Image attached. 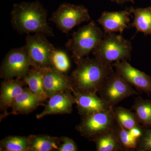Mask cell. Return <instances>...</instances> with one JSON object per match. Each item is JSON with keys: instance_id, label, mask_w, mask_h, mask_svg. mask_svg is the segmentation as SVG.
I'll return each instance as SVG.
<instances>
[{"instance_id": "cell-1", "label": "cell", "mask_w": 151, "mask_h": 151, "mask_svg": "<svg viewBox=\"0 0 151 151\" xmlns=\"http://www.w3.org/2000/svg\"><path fill=\"white\" fill-rule=\"evenodd\" d=\"M11 23L20 34H43L54 37L47 23V12L38 1L15 4L11 13Z\"/></svg>"}, {"instance_id": "cell-2", "label": "cell", "mask_w": 151, "mask_h": 151, "mask_svg": "<svg viewBox=\"0 0 151 151\" xmlns=\"http://www.w3.org/2000/svg\"><path fill=\"white\" fill-rule=\"evenodd\" d=\"M75 63L77 66L70 77L73 89L80 92L97 93L106 78L114 71L112 65L95 57H84Z\"/></svg>"}, {"instance_id": "cell-3", "label": "cell", "mask_w": 151, "mask_h": 151, "mask_svg": "<svg viewBox=\"0 0 151 151\" xmlns=\"http://www.w3.org/2000/svg\"><path fill=\"white\" fill-rule=\"evenodd\" d=\"M104 33L93 21L73 33L65 46L71 52L75 62L87 56L103 39Z\"/></svg>"}, {"instance_id": "cell-4", "label": "cell", "mask_w": 151, "mask_h": 151, "mask_svg": "<svg viewBox=\"0 0 151 151\" xmlns=\"http://www.w3.org/2000/svg\"><path fill=\"white\" fill-rule=\"evenodd\" d=\"M132 42L114 33L104 34L103 39L92 53L94 57L109 65L123 60H130Z\"/></svg>"}, {"instance_id": "cell-5", "label": "cell", "mask_w": 151, "mask_h": 151, "mask_svg": "<svg viewBox=\"0 0 151 151\" xmlns=\"http://www.w3.org/2000/svg\"><path fill=\"white\" fill-rule=\"evenodd\" d=\"M117 125L113 107L108 111L82 116L76 129L81 136L91 141L99 135L116 128Z\"/></svg>"}, {"instance_id": "cell-6", "label": "cell", "mask_w": 151, "mask_h": 151, "mask_svg": "<svg viewBox=\"0 0 151 151\" xmlns=\"http://www.w3.org/2000/svg\"><path fill=\"white\" fill-rule=\"evenodd\" d=\"M90 19L88 10L84 6L63 3L48 20L54 23L61 32L68 34L75 27Z\"/></svg>"}, {"instance_id": "cell-7", "label": "cell", "mask_w": 151, "mask_h": 151, "mask_svg": "<svg viewBox=\"0 0 151 151\" xmlns=\"http://www.w3.org/2000/svg\"><path fill=\"white\" fill-rule=\"evenodd\" d=\"M97 93L112 107H115L126 98L139 94L133 86L116 71L106 78Z\"/></svg>"}, {"instance_id": "cell-8", "label": "cell", "mask_w": 151, "mask_h": 151, "mask_svg": "<svg viewBox=\"0 0 151 151\" xmlns=\"http://www.w3.org/2000/svg\"><path fill=\"white\" fill-rule=\"evenodd\" d=\"M43 34L27 35L25 44L31 67L41 68L51 66L52 55L55 48Z\"/></svg>"}, {"instance_id": "cell-9", "label": "cell", "mask_w": 151, "mask_h": 151, "mask_svg": "<svg viewBox=\"0 0 151 151\" xmlns=\"http://www.w3.org/2000/svg\"><path fill=\"white\" fill-rule=\"evenodd\" d=\"M31 67L25 45L11 50L1 65L0 76L5 79H23Z\"/></svg>"}, {"instance_id": "cell-10", "label": "cell", "mask_w": 151, "mask_h": 151, "mask_svg": "<svg viewBox=\"0 0 151 151\" xmlns=\"http://www.w3.org/2000/svg\"><path fill=\"white\" fill-rule=\"evenodd\" d=\"M112 66L132 86L149 96L151 95V77L150 75L132 66L127 60L114 63Z\"/></svg>"}, {"instance_id": "cell-11", "label": "cell", "mask_w": 151, "mask_h": 151, "mask_svg": "<svg viewBox=\"0 0 151 151\" xmlns=\"http://www.w3.org/2000/svg\"><path fill=\"white\" fill-rule=\"evenodd\" d=\"M72 92L78 114L81 116L108 111L113 108L96 93L80 92L73 89Z\"/></svg>"}, {"instance_id": "cell-12", "label": "cell", "mask_w": 151, "mask_h": 151, "mask_svg": "<svg viewBox=\"0 0 151 151\" xmlns=\"http://www.w3.org/2000/svg\"><path fill=\"white\" fill-rule=\"evenodd\" d=\"M43 72L44 89L48 99L55 94L73 89L70 76L59 72L53 67L44 68Z\"/></svg>"}, {"instance_id": "cell-13", "label": "cell", "mask_w": 151, "mask_h": 151, "mask_svg": "<svg viewBox=\"0 0 151 151\" xmlns=\"http://www.w3.org/2000/svg\"><path fill=\"white\" fill-rule=\"evenodd\" d=\"M48 99L43 111L36 115L37 119L48 115L70 114L73 111V105L76 104L75 98L71 90L55 94Z\"/></svg>"}, {"instance_id": "cell-14", "label": "cell", "mask_w": 151, "mask_h": 151, "mask_svg": "<svg viewBox=\"0 0 151 151\" xmlns=\"http://www.w3.org/2000/svg\"><path fill=\"white\" fill-rule=\"evenodd\" d=\"M133 7L119 12H104L97 22L102 26L104 33L119 32L122 34L129 28L130 16Z\"/></svg>"}, {"instance_id": "cell-15", "label": "cell", "mask_w": 151, "mask_h": 151, "mask_svg": "<svg viewBox=\"0 0 151 151\" xmlns=\"http://www.w3.org/2000/svg\"><path fill=\"white\" fill-rule=\"evenodd\" d=\"M26 85L23 79L19 78L5 79L1 83L0 91V108L4 113L3 116L9 115L7 110L12 103L21 94Z\"/></svg>"}, {"instance_id": "cell-16", "label": "cell", "mask_w": 151, "mask_h": 151, "mask_svg": "<svg viewBox=\"0 0 151 151\" xmlns=\"http://www.w3.org/2000/svg\"><path fill=\"white\" fill-rule=\"evenodd\" d=\"M43 101L34 95L27 87L14 99L11 105L9 114H28L38 106L43 105Z\"/></svg>"}, {"instance_id": "cell-17", "label": "cell", "mask_w": 151, "mask_h": 151, "mask_svg": "<svg viewBox=\"0 0 151 151\" xmlns=\"http://www.w3.org/2000/svg\"><path fill=\"white\" fill-rule=\"evenodd\" d=\"M117 127L99 135L92 141L95 143L97 151H125L119 140Z\"/></svg>"}, {"instance_id": "cell-18", "label": "cell", "mask_w": 151, "mask_h": 151, "mask_svg": "<svg viewBox=\"0 0 151 151\" xmlns=\"http://www.w3.org/2000/svg\"><path fill=\"white\" fill-rule=\"evenodd\" d=\"M42 68L31 67L23 78L31 92L43 102L48 99L43 87Z\"/></svg>"}, {"instance_id": "cell-19", "label": "cell", "mask_w": 151, "mask_h": 151, "mask_svg": "<svg viewBox=\"0 0 151 151\" xmlns=\"http://www.w3.org/2000/svg\"><path fill=\"white\" fill-rule=\"evenodd\" d=\"M28 137V151L58 150V138L45 135H31Z\"/></svg>"}, {"instance_id": "cell-20", "label": "cell", "mask_w": 151, "mask_h": 151, "mask_svg": "<svg viewBox=\"0 0 151 151\" xmlns=\"http://www.w3.org/2000/svg\"><path fill=\"white\" fill-rule=\"evenodd\" d=\"M132 14L134 20L131 25L136 28L137 32H142L145 35H151V6L145 8H133Z\"/></svg>"}, {"instance_id": "cell-21", "label": "cell", "mask_w": 151, "mask_h": 151, "mask_svg": "<svg viewBox=\"0 0 151 151\" xmlns=\"http://www.w3.org/2000/svg\"><path fill=\"white\" fill-rule=\"evenodd\" d=\"M132 109L141 125L144 128L151 129V99L139 96L135 99Z\"/></svg>"}, {"instance_id": "cell-22", "label": "cell", "mask_w": 151, "mask_h": 151, "mask_svg": "<svg viewBox=\"0 0 151 151\" xmlns=\"http://www.w3.org/2000/svg\"><path fill=\"white\" fill-rule=\"evenodd\" d=\"M114 115L117 122L127 130L135 127H142L138 121L134 112L122 107H113Z\"/></svg>"}, {"instance_id": "cell-23", "label": "cell", "mask_w": 151, "mask_h": 151, "mask_svg": "<svg viewBox=\"0 0 151 151\" xmlns=\"http://www.w3.org/2000/svg\"><path fill=\"white\" fill-rule=\"evenodd\" d=\"M28 137L8 136L0 142V150L4 151H28Z\"/></svg>"}, {"instance_id": "cell-24", "label": "cell", "mask_w": 151, "mask_h": 151, "mask_svg": "<svg viewBox=\"0 0 151 151\" xmlns=\"http://www.w3.org/2000/svg\"><path fill=\"white\" fill-rule=\"evenodd\" d=\"M51 66L62 73L69 70L70 62L67 54L64 51L55 49L52 55Z\"/></svg>"}, {"instance_id": "cell-25", "label": "cell", "mask_w": 151, "mask_h": 151, "mask_svg": "<svg viewBox=\"0 0 151 151\" xmlns=\"http://www.w3.org/2000/svg\"><path fill=\"white\" fill-rule=\"evenodd\" d=\"M117 121V120H116ZM118 122L117 132L120 142L125 150H137L140 139L135 138L127 130Z\"/></svg>"}, {"instance_id": "cell-26", "label": "cell", "mask_w": 151, "mask_h": 151, "mask_svg": "<svg viewBox=\"0 0 151 151\" xmlns=\"http://www.w3.org/2000/svg\"><path fill=\"white\" fill-rule=\"evenodd\" d=\"M137 150L151 151V129L144 128Z\"/></svg>"}, {"instance_id": "cell-27", "label": "cell", "mask_w": 151, "mask_h": 151, "mask_svg": "<svg viewBox=\"0 0 151 151\" xmlns=\"http://www.w3.org/2000/svg\"><path fill=\"white\" fill-rule=\"evenodd\" d=\"M59 148L58 151H77L78 147L72 139L66 137L58 138Z\"/></svg>"}, {"instance_id": "cell-28", "label": "cell", "mask_w": 151, "mask_h": 151, "mask_svg": "<svg viewBox=\"0 0 151 151\" xmlns=\"http://www.w3.org/2000/svg\"><path fill=\"white\" fill-rule=\"evenodd\" d=\"M144 127H135L129 130L131 134L133 137L140 139L143 134V130Z\"/></svg>"}, {"instance_id": "cell-29", "label": "cell", "mask_w": 151, "mask_h": 151, "mask_svg": "<svg viewBox=\"0 0 151 151\" xmlns=\"http://www.w3.org/2000/svg\"><path fill=\"white\" fill-rule=\"evenodd\" d=\"M112 2L117 3L119 5H123L127 2L134 3V0H110Z\"/></svg>"}]
</instances>
